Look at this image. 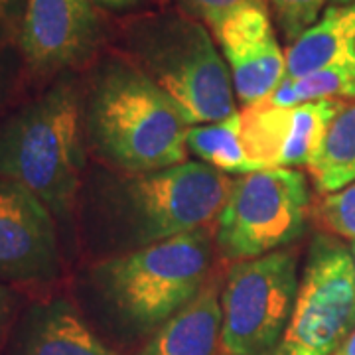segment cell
<instances>
[{
	"label": "cell",
	"mask_w": 355,
	"mask_h": 355,
	"mask_svg": "<svg viewBox=\"0 0 355 355\" xmlns=\"http://www.w3.org/2000/svg\"><path fill=\"white\" fill-rule=\"evenodd\" d=\"M85 123L95 150L123 172L186 162L188 125L137 65L113 64L103 71L89 95Z\"/></svg>",
	"instance_id": "cell-1"
},
{
	"label": "cell",
	"mask_w": 355,
	"mask_h": 355,
	"mask_svg": "<svg viewBox=\"0 0 355 355\" xmlns=\"http://www.w3.org/2000/svg\"><path fill=\"white\" fill-rule=\"evenodd\" d=\"M83 166V113L69 83H58L0 127V178L32 191L53 217L71 216Z\"/></svg>",
	"instance_id": "cell-2"
},
{
	"label": "cell",
	"mask_w": 355,
	"mask_h": 355,
	"mask_svg": "<svg viewBox=\"0 0 355 355\" xmlns=\"http://www.w3.org/2000/svg\"><path fill=\"white\" fill-rule=\"evenodd\" d=\"M209 265L211 239L198 229L105 259L91 268V284L123 322L153 331L200 294Z\"/></svg>",
	"instance_id": "cell-3"
},
{
	"label": "cell",
	"mask_w": 355,
	"mask_h": 355,
	"mask_svg": "<svg viewBox=\"0 0 355 355\" xmlns=\"http://www.w3.org/2000/svg\"><path fill=\"white\" fill-rule=\"evenodd\" d=\"M128 44L137 67L188 127L237 113L229 67L203 24L174 14L154 16L130 28Z\"/></svg>",
	"instance_id": "cell-4"
},
{
	"label": "cell",
	"mask_w": 355,
	"mask_h": 355,
	"mask_svg": "<svg viewBox=\"0 0 355 355\" xmlns=\"http://www.w3.org/2000/svg\"><path fill=\"white\" fill-rule=\"evenodd\" d=\"M233 180L203 162L128 174L113 191V217L135 249L205 229L216 221ZM132 249V251H135Z\"/></svg>",
	"instance_id": "cell-5"
},
{
	"label": "cell",
	"mask_w": 355,
	"mask_h": 355,
	"mask_svg": "<svg viewBox=\"0 0 355 355\" xmlns=\"http://www.w3.org/2000/svg\"><path fill=\"white\" fill-rule=\"evenodd\" d=\"M308 180L298 168H265L233 180L217 216L216 243L231 261L279 251L306 227Z\"/></svg>",
	"instance_id": "cell-6"
},
{
	"label": "cell",
	"mask_w": 355,
	"mask_h": 355,
	"mask_svg": "<svg viewBox=\"0 0 355 355\" xmlns=\"http://www.w3.org/2000/svg\"><path fill=\"white\" fill-rule=\"evenodd\" d=\"M292 251L237 261L221 288V349L225 355L277 354L298 292Z\"/></svg>",
	"instance_id": "cell-7"
},
{
	"label": "cell",
	"mask_w": 355,
	"mask_h": 355,
	"mask_svg": "<svg viewBox=\"0 0 355 355\" xmlns=\"http://www.w3.org/2000/svg\"><path fill=\"white\" fill-rule=\"evenodd\" d=\"M355 328V265L347 245L316 235L275 355H334Z\"/></svg>",
	"instance_id": "cell-8"
},
{
	"label": "cell",
	"mask_w": 355,
	"mask_h": 355,
	"mask_svg": "<svg viewBox=\"0 0 355 355\" xmlns=\"http://www.w3.org/2000/svg\"><path fill=\"white\" fill-rule=\"evenodd\" d=\"M343 105L342 99H320L294 107H275L266 101L245 105L239 111L245 153L257 170L308 168Z\"/></svg>",
	"instance_id": "cell-9"
},
{
	"label": "cell",
	"mask_w": 355,
	"mask_h": 355,
	"mask_svg": "<svg viewBox=\"0 0 355 355\" xmlns=\"http://www.w3.org/2000/svg\"><path fill=\"white\" fill-rule=\"evenodd\" d=\"M60 265L53 214L24 186L0 178V280L46 282Z\"/></svg>",
	"instance_id": "cell-10"
},
{
	"label": "cell",
	"mask_w": 355,
	"mask_h": 355,
	"mask_svg": "<svg viewBox=\"0 0 355 355\" xmlns=\"http://www.w3.org/2000/svg\"><path fill=\"white\" fill-rule=\"evenodd\" d=\"M214 34L243 105L263 101L286 79V53L280 50L265 0H247Z\"/></svg>",
	"instance_id": "cell-11"
},
{
	"label": "cell",
	"mask_w": 355,
	"mask_h": 355,
	"mask_svg": "<svg viewBox=\"0 0 355 355\" xmlns=\"http://www.w3.org/2000/svg\"><path fill=\"white\" fill-rule=\"evenodd\" d=\"M99 32L93 0H26L20 50L36 73L79 65Z\"/></svg>",
	"instance_id": "cell-12"
},
{
	"label": "cell",
	"mask_w": 355,
	"mask_h": 355,
	"mask_svg": "<svg viewBox=\"0 0 355 355\" xmlns=\"http://www.w3.org/2000/svg\"><path fill=\"white\" fill-rule=\"evenodd\" d=\"M10 355H119L65 298L30 306L14 331Z\"/></svg>",
	"instance_id": "cell-13"
},
{
	"label": "cell",
	"mask_w": 355,
	"mask_h": 355,
	"mask_svg": "<svg viewBox=\"0 0 355 355\" xmlns=\"http://www.w3.org/2000/svg\"><path fill=\"white\" fill-rule=\"evenodd\" d=\"M221 291L216 280L154 331L139 355H216L221 345Z\"/></svg>",
	"instance_id": "cell-14"
},
{
	"label": "cell",
	"mask_w": 355,
	"mask_h": 355,
	"mask_svg": "<svg viewBox=\"0 0 355 355\" xmlns=\"http://www.w3.org/2000/svg\"><path fill=\"white\" fill-rule=\"evenodd\" d=\"M334 65H355V2L328 4L286 51V79Z\"/></svg>",
	"instance_id": "cell-15"
},
{
	"label": "cell",
	"mask_w": 355,
	"mask_h": 355,
	"mask_svg": "<svg viewBox=\"0 0 355 355\" xmlns=\"http://www.w3.org/2000/svg\"><path fill=\"white\" fill-rule=\"evenodd\" d=\"M308 172L318 191L334 193L355 182V103L336 114Z\"/></svg>",
	"instance_id": "cell-16"
},
{
	"label": "cell",
	"mask_w": 355,
	"mask_h": 355,
	"mask_svg": "<svg viewBox=\"0 0 355 355\" xmlns=\"http://www.w3.org/2000/svg\"><path fill=\"white\" fill-rule=\"evenodd\" d=\"M186 146L188 153L200 158V162L211 166L217 172L239 176L257 172L243 146L239 111L221 121L188 127Z\"/></svg>",
	"instance_id": "cell-17"
},
{
	"label": "cell",
	"mask_w": 355,
	"mask_h": 355,
	"mask_svg": "<svg viewBox=\"0 0 355 355\" xmlns=\"http://www.w3.org/2000/svg\"><path fill=\"white\" fill-rule=\"evenodd\" d=\"M342 97H355V65H334L302 77L284 79L263 101L275 107H294Z\"/></svg>",
	"instance_id": "cell-18"
},
{
	"label": "cell",
	"mask_w": 355,
	"mask_h": 355,
	"mask_svg": "<svg viewBox=\"0 0 355 355\" xmlns=\"http://www.w3.org/2000/svg\"><path fill=\"white\" fill-rule=\"evenodd\" d=\"M316 217L328 233L355 241V182L326 193L318 203Z\"/></svg>",
	"instance_id": "cell-19"
},
{
	"label": "cell",
	"mask_w": 355,
	"mask_h": 355,
	"mask_svg": "<svg viewBox=\"0 0 355 355\" xmlns=\"http://www.w3.org/2000/svg\"><path fill=\"white\" fill-rule=\"evenodd\" d=\"M265 2L272 6L284 38L292 44L316 22L330 0H265Z\"/></svg>",
	"instance_id": "cell-20"
},
{
	"label": "cell",
	"mask_w": 355,
	"mask_h": 355,
	"mask_svg": "<svg viewBox=\"0 0 355 355\" xmlns=\"http://www.w3.org/2000/svg\"><path fill=\"white\" fill-rule=\"evenodd\" d=\"M247 0H184V4L190 8L202 22L216 30L227 16L241 8Z\"/></svg>",
	"instance_id": "cell-21"
},
{
	"label": "cell",
	"mask_w": 355,
	"mask_h": 355,
	"mask_svg": "<svg viewBox=\"0 0 355 355\" xmlns=\"http://www.w3.org/2000/svg\"><path fill=\"white\" fill-rule=\"evenodd\" d=\"M14 300H16L14 292L8 286L0 284V338H2V334L10 322V316H12Z\"/></svg>",
	"instance_id": "cell-22"
},
{
	"label": "cell",
	"mask_w": 355,
	"mask_h": 355,
	"mask_svg": "<svg viewBox=\"0 0 355 355\" xmlns=\"http://www.w3.org/2000/svg\"><path fill=\"white\" fill-rule=\"evenodd\" d=\"M22 2L26 4V0H0V26L6 24L10 18L16 16Z\"/></svg>",
	"instance_id": "cell-23"
},
{
	"label": "cell",
	"mask_w": 355,
	"mask_h": 355,
	"mask_svg": "<svg viewBox=\"0 0 355 355\" xmlns=\"http://www.w3.org/2000/svg\"><path fill=\"white\" fill-rule=\"evenodd\" d=\"M334 355H355V328L354 331L345 338V342L336 349V354Z\"/></svg>",
	"instance_id": "cell-24"
},
{
	"label": "cell",
	"mask_w": 355,
	"mask_h": 355,
	"mask_svg": "<svg viewBox=\"0 0 355 355\" xmlns=\"http://www.w3.org/2000/svg\"><path fill=\"white\" fill-rule=\"evenodd\" d=\"M93 2H99V4L107 6V8H125V6L135 4L137 0H93Z\"/></svg>",
	"instance_id": "cell-25"
},
{
	"label": "cell",
	"mask_w": 355,
	"mask_h": 355,
	"mask_svg": "<svg viewBox=\"0 0 355 355\" xmlns=\"http://www.w3.org/2000/svg\"><path fill=\"white\" fill-rule=\"evenodd\" d=\"M355 0H330V4H352Z\"/></svg>",
	"instance_id": "cell-26"
},
{
	"label": "cell",
	"mask_w": 355,
	"mask_h": 355,
	"mask_svg": "<svg viewBox=\"0 0 355 355\" xmlns=\"http://www.w3.org/2000/svg\"><path fill=\"white\" fill-rule=\"evenodd\" d=\"M349 251H352V257H354V265H355V241H352V245H349Z\"/></svg>",
	"instance_id": "cell-27"
}]
</instances>
